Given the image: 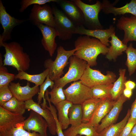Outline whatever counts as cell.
<instances>
[{"instance_id":"obj_1","label":"cell","mask_w":136,"mask_h":136,"mask_svg":"<svg viewBox=\"0 0 136 136\" xmlns=\"http://www.w3.org/2000/svg\"><path fill=\"white\" fill-rule=\"evenodd\" d=\"M84 35L79 37L75 41L76 50L74 55L86 61L90 67L96 66L98 56L100 54L106 55L109 48L98 39Z\"/></svg>"},{"instance_id":"obj_2","label":"cell","mask_w":136,"mask_h":136,"mask_svg":"<svg viewBox=\"0 0 136 136\" xmlns=\"http://www.w3.org/2000/svg\"><path fill=\"white\" fill-rule=\"evenodd\" d=\"M0 47H3L5 53L3 60L4 66H12L18 72L28 70L30 66L29 56L23 51V47L16 42L3 43Z\"/></svg>"},{"instance_id":"obj_3","label":"cell","mask_w":136,"mask_h":136,"mask_svg":"<svg viewBox=\"0 0 136 136\" xmlns=\"http://www.w3.org/2000/svg\"><path fill=\"white\" fill-rule=\"evenodd\" d=\"M76 49L66 50L61 46L57 48V54L55 60L51 58L46 60L44 65L46 69L49 70V78L54 81L58 79L64 74L63 69L69 64L68 60L70 57L74 55Z\"/></svg>"},{"instance_id":"obj_4","label":"cell","mask_w":136,"mask_h":136,"mask_svg":"<svg viewBox=\"0 0 136 136\" xmlns=\"http://www.w3.org/2000/svg\"><path fill=\"white\" fill-rule=\"evenodd\" d=\"M74 3L81 9L83 15V26L87 29H103V27L98 19L99 13L102 10V3L97 1L92 5L86 4L81 0H72Z\"/></svg>"},{"instance_id":"obj_5","label":"cell","mask_w":136,"mask_h":136,"mask_svg":"<svg viewBox=\"0 0 136 136\" xmlns=\"http://www.w3.org/2000/svg\"><path fill=\"white\" fill-rule=\"evenodd\" d=\"M69 62L68 71L63 76L54 81V87H63L67 83L80 80L86 68L87 62L73 55L70 57Z\"/></svg>"},{"instance_id":"obj_6","label":"cell","mask_w":136,"mask_h":136,"mask_svg":"<svg viewBox=\"0 0 136 136\" xmlns=\"http://www.w3.org/2000/svg\"><path fill=\"white\" fill-rule=\"evenodd\" d=\"M116 76L113 72L108 71L104 75L98 70H94L87 64L80 80L86 86L92 88L98 85L114 83Z\"/></svg>"},{"instance_id":"obj_7","label":"cell","mask_w":136,"mask_h":136,"mask_svg":"<svg viewBox=\"0 0 136 136\" xmlns=\"http://www.w3.org/2000/svg\"><path fill=\"white\" fill-rule=\"evenodd\" d=\"M55 22L54 28L57 31L60 40L65 41L70 39L77 26L64 12L57 7H52Z\"/></svg>"},{"instance_id":"obj_8","label":"cell","mask_w":136,"mask_h":136,"mask_svg":"<svg viewBox=\"0 0 136 136\" xmlns=\"http://www.w3.org/2000/svg\"><path fill=\"white\" fill-rule=\"evenodd\" d=\"M63 91L66 99L73 104L81 105L92 97L91 88L83 84L80 80L73 83Z\"/></svg>"},{"instance_id":"obj_9","label":"cell","mask_w":136,"mask_h":136,"mask_svg":"<svg viewBox=\"0 0 136 136\" xmlns=\"http://www.w3.org/2000/svg\"><path fill=\"white\" fill-rule=\"evenodd\" d=\"M28 20L35 25L39 23L55 27L54 17L52 8L47 4L42 6L34 5Z\"/></svg>"},{"instance_id":"obj_10","label":"cell","mask_w":136,"mask_h":136,"mask_svg":"<svg viewBox=\"0 0 136 136\" xmlns=\"http://www.w3.org/2000/svg\"><path fill=\"white\" fill-rule=\"evenodd\" d=\"M26 21L11 16L6 11L1 0L0 1V23L3 29L0 35V46L5 42L11 39V34L13 29Z\"/></svg>"},{"instance_id":"obj_11","label":"cell","mask_w":136,"mask_h":136,"mask_svg":"<svg viewBox=\"0 0 136 136\" xmlns=\"http://www.w3.org/2000/svg\"><path fill=\"white\" fill-rule=\"evenodd\" d=\"M40 30L43 36L41 44L45 49L52 57L56 49L57 45L55 38L58 36L59 33L54 28L41 23L35 25Z\"/></svg>"},{"instance_id":"obj_12","label":"cell","mask_w":136,"mask_h":136,"mask_svg":"<svg viewBox=\"0 0 136 136\" xmlns=\"http://www.w3.org/2000/svg\"><path fill=\"white\" fill-rule=\"evenodd\" d=\"M23 128L29 132L33 131L39 133L40 136H47V123L39 114L31 110L28 117L23 122Z\"/></svg>"},{"instance_id":"obj_13","label":"cell","mask_w":136,"mask_h":136,"mask_svg":"<svg viewBox=\"0 0 136 136\" xmlns=\"http://www.w3.org/2000/svg\"><path fill=\"white\" fill-rule=\"evenodd\" d=\"M63 12L77 27L84 25V18L80 8L72 1L58 0L57 3Z\"/></svg>"},{"instance_id":"obj_14","label":"cell","mask_w":136,"mask_h":136,"mask_svg":"<svg viewBox=\"0 0 136 136\" xmlns=\"http://www.w3.org/2000/svg\"><path fill=\"white\" fill-rule=\"evenodd\" d=\"M118 28L124 32L123 43L126 45L130 41H136V17H130L123 15L118 20L116 24Z\"/></svg>"},{"instance_id":"obj_15","label":"cell","mask_w":136,"mask_h":136,"mask_svg":"<svg viewBox=\"0 0 136 136\" xmlns=\"http://www.w3.org/2000/svg\"><path fill=\"white\" fill-rule=\"evenodd\" d=\"M29 82L26 85L22 86L19 82H11L9 85V89L13 97L18 100L25 102L32 99L35 95L38 94L40 90L39 86L35 85L31 87Z\"/></svg>"},{"instance_id":"obj_16","label":"cell","mask_w":136,"mask_h":136,"mask_svg":"<svg viewBox=\"0 0 136 136\" xmlns=\"http://www.w3.org/2000/svg\"><path fill=\"white\" fill-rule=\"evenodd\" d=\"M25 108L28 111L32 110L37 112L45 120L50 133L52 135L56 133V128L54 117L50 111L46 108H42L38 103L32 99L25 102Z\"/></svg>"},{"instance_id":"obj_17","label":"cell","mask_w":136,"mask_h":136,"mask_svg":"<svg viewBox=\"0 0 136 136\" xmlns=\"http://www.w3.org/2000/svg\"><path fill=\"white\" fill-rule=\"evenodd\" d=\"M115 27L112 25L110 26L109 28L105 29H89L82 25L77 27L74 34L87 35L96 38L98 39L103 44L108 46L109 45V39L115 32Z\"/></svg>"},{"instance_id":"obj_18","label":"cell","mask_w":136,"mask_h":136,"mask_svg":"<svg viewBox=\"0 0 136 136\" xmlns=\"http://www.w3.org/2000/svg\"><path fill=\"white\" fill-rule=\"evenodd\" d=\"M128 99L123 94L115 101L113 107L109 113L101 120L96 128V130L99 133L103 129L112 125L116 121L121 111L123 104Z\"/></svg>"},{"instance_id":"obj_19","label":"cell","mask_w":136,"mask_h":136,"mask_svg":"<svg viewBox=\"0 0 136 136\" xmlns=\"http://www.w3.org/2000/svg\"><path fill=\"white\" fill-rule=\"evenodd\" d=\"M102 3V10L105 14L112 13L116 16L130 13L136 17V0H131L124 6L118 8L114 7L113 4L107 0H103Z\"/></svg>"},{"instance_id":"obj_20","label":"cell","mask_w":136,"mask_h":136,"mask_svg":"<svg viewBox=\"0 0 136 136\" xmlns=\"http://www.w3.org/2000/svg\"><path fill=\"white\" fill-rule=\"evenodd\" d=\"M115 101L110 98L102 99L88 122L95 129L102 119L110 111Z\"/></svg>"},{"instance_id":"obj_21","label":"cell","mask_w":136,"mask_h":136,"mask_svg":"<svg viewBox=\"0 0 136 136\" xmlns=\"http://www.w3.org/2000/svg\"><path fill=\"white\" fill-rule=\"evenodd\" d=\"M25 119L23 115L12 113L0 106V130L23 122Z\"/></svg>"},{"instance_id":"obj_22","label":"cell","mask_w":136,"mask_h":136,"mask_svg":"<svg viewBox=\"0 0 136 136\" xmlns=\"http://www.w3.org/2000/svg\"><path fill=\"white\" fill-rule=\"evenodd\" d=\"M65 136H76L78 135L86 136H99L95 128L89 122H82L75 126H71L63 132Z\"/></svg>"},{"instance_id":"obj_23","label":"cell","mask_w":136,"mask_h":136,"mask_svg":"<svg viewBox=\"0 0 136 136\" xmlns=\"http://www.w3.org/2000/svg\"><path fill=\"white\" fill-rule=\"evenodd\" d=\"M111 39L109 41L111 44L109 48L108 51L106 55V58L110 60H115L118 57L122 54L127 48L126 45L124 44L114 32L111 36Z\"/></svg>"},{"instance_id":"obj_24","label":"cell","mask_w":136,"mask_h":136,"mask_svg":"<svg viewBox=\"0 0 136 136\" xmlns=\"http://www.w3.org/2000/svg\"><path fill=\"white\" fill-rule=\"evenodd\" d=\"M66 99L58 104L55 107L58 111V119L62 130L67 129L70 124L69 111L73 105Z\"/></svg>"},{"instance_id":"obj_25","label":"cell","mask_w":136,"mask_h":136,"mask_svg":"<svg viewBox=\"0 0 136 136\" xmlns=\"http://www.w3.org/2000/svg\"><path fill=\"white\" fill-rule=\"evenodd\" d=\"M126 70L120 69H119V76L113 83L111 91V99L113 100L117 101L123 94L125 88V83L127 80V77L125 76Z\"/></svg>"},{"instance_id":"obj_26","label":"cell","mask_w":136,"mask_h":136,"mask_svg":"<svg viewBox=\"0 0 136 136\" xmlns=\"http://www.w3.org/2000/svg\"><path fill=\"white\" fill-rule=\"evenodd\" d=\"M102 100L92 97L81 104L83 115L82 122L87 123L89 121Z\"/></svg>"},{"instance_id":"obj_27","label":"cell","mask_w":136,"mask_h":136,"mask_svg":"<svg viewBox=\"0 0 136 136\" xmlns=\"http://www.w3.org/2000/svg\"><path fill=\"white\" fill-rule=\"evenodd\" d=\"M49 73V70L48 69H46L41 73L34 75L29 74L25 71H20L15 75V79L26 80L28 82L34 83L36 86H39L44 83Z\"/></svg>"},{"instance_id":"obj_28","label":"cell","mask_w":136,"mask_h":136,"mask_svg":"<svg viewBox=\"0 0 136 136\" xmlns=\"http://www.w3.org/2000/svg\"><path fill=\"white\" fill-rule=\"evenodd\" d=\"M130 109L127 114L121 121L112 125L98 133L99 136H119L127 123L130 117Z\"/></svg>"},{"instance_id":"obj_29","label":"cell","mask_w":136,"mask_h":136,"mask_svg":"<svg viewBox=\"0 0 136 136\" xmlns=\"http://www.w3.org/2000/svg\"><path fill=\"white\" fill-rule=\"evenodd\" d=\"M23 122L16 124L15 125L0 130L1 136H40L37 132H29L23 128Z\"/></svg>"},{"instance_id":"obj_30","label":"cell","mask_w":136,"mask_h":136,"mask_svg":"<svg viewBox=\"0 0 136 136\" xmlns=\"http://www.w3.org/2000/svg\"><path fill=\"white\" fill-rule=\"evenodd\" d=\"M1 107L10 112L22 115L26 110L25 102L19 101L13 96Z\"/></svg>"},{"instance_id":"obj_31","label":"cell","mask_w":136,"mask_h":136,"mask_svg":"<svg viewBox=\"0 0 136 136\" xmlns=\"http://www.w3.org/2000/svg\"><path fill=\"white\" fill-rule=\"evenodd\" d=\"M113 83H111L96 85L91 88L92 93V97L104 99L111 98V91Z\"/></svg>"},{"instance_id":"obj_32","label":"cell","mask_w":136,"mask_h":136,"mask_svg":"<svg viewBox=\"0 0 136 136\" xmlns=\"http://www.w3.org/2000/svg\"><path fill=\"white\" fill-rule=\"evenodd\" d=\"M83 116L81 105L73 104L69 112V123L71 126H77L82 123Z\"/></svg>"},{"instance_id":"obj_33","label":"cell","mask_w":136,"mask_h":136,"mask_svg":"<svg viewBox=\"0 0 136 136\" xmlns=\"http://www.w3.org/2000/svg\"><path fill=\"white\" fill-rule=\"evenodd\" d=\"M125 52L127 56L125 65L130 76L134 73L136 69V49L133 47L132 43H130Z\"/></svg>"},{"instance_id":"obj_34","label":"cell","mask_w":136,"mask_h":136,"mask_svg":"<svg viewBox=\"0 0 136 136\" xmlns=\"http://www.w3.org/2000/svg\"><path fill=\"white\" fill-rule=\"evenodd\" d=\"M15 75L9 73L7 68L3 65L1 53H0V87L9 85L15 79Z\"/></svg>"},{"instance_id":"obj_35","label":"cell","mask_w":136,"mask_h":136,"mask_svg":"<svg viewBox=\"0 0 136 136\" xmlns=\"http://www.w3.org/2000/svg\"><path fill=\"white\" fill-rule=\"evenodd\" d=\"M54 85V82L49 77V75L47 76L46 79L44 83L40 86V91L38 94L37 97L38 103L40 104L41 102L42 99H43V102L41 104V106L43 107H45L47 105L46 99L45 98L44 95L47 88L50 87L52 89Z\"/></svg>"},{"instance_id":"obj_36","label":"cell","mask_w":136,"mask_h":136,"mask_svg":"<svg viewBox=\"0 0 136 136\" xmlns=\"http://www.w3.org/2000/svg\"><path fill=\"white\" fill-rule=\"evenodd\" d=\"M63 88L62 87H53L51 91H48V94L50 96V101L55 106L58 103L66 99Z\"/></svg>"},{"instance_id":"obj_37","label":"cell","mask_w":136,"mask_h":136,"mask_svg":"<svg viewBox=\"0 0 136 136\" xmlns=\"http://www.w3.org/2000/svg\"><path fill=\"white\" fill-rule=\"evenodd\" d=\"M58 0H22L20 3V12H23L29 6L32 5H43L48 3L57 2Z\"/></svg>"},{"instance_id":"obj_38","label":"cell","mask_w":136,"mask_h":136,"mask_svg":"<svg viewBox=\"0 0 136 136\" xmlns=\"http://www.w3.org/2000/svg\"><path fill=\"white\" fill-rule=\"evenodd\" d=\"M13 97L9 85L0 87V106H2Z\"/></svg>"},{"instance_id":"obj_39","label":"cell","mask_w":136,"mask_h":136,"mask_svg":"<svg viewBox=\"0 0 136 136\" xmlns=\"http://www.w3.org/2000/svg\"><path fill=\"white\" fill-rule=\"evenodd\" d=\"M136 123V120L129 118L119 136H128Z\"/></svg>"},{"instance_id":"obj_40","label":"cell","mask_w":136,"mask_h":136,"mask_svg":"<svg viewBox=\"0 0 136 136\" xmlns=\"http://www.w3.org/2000/svg\"><path fill=\"white\" fill-rule=\"evenodd\" d=\"M130 111L129 118L136 120V96L135 99L131 105Z\"/></svg>"},{"instance_id":"obj_41","label":"cell","mask_w":136,"mask_h":136,"mask_svg":"<svg viewBox=\"0 0 136 136\" xmlns=\"http://www.w3.org/2000/svg\"><path fill=\"white\" fill-rule=\"evenodd\" d=\"M125 88L133 90L136 86V83L135 82L129 80L125 82Z\"/></svg>"},{"instance_id":"obj_42","label":"cell","mask_w":136,"mask_h":136,"mask_svg":"<svg viewBox=\"0 0 136 136\" xmlns=\"http://www.w3.org/2000/svg\"><path fill=\"white\" fill-rule=\"evenodd\" d=\"M132 93V90L125 88L123 91V94L126 98L129 99L131 96Z\"/></svg>"},{"instance_id":"obj_43","label":"cell","mask_w":136,"mask_h":136,"mask_svg":"<svg viewBox=\"0 0 136 136\" xmlns=\"http://www.w3.org/2000/svg\"><path fill=\"white\" fill-rule=\"evenodd\" d=\"M128 136H136V123Z\"/></svg>"},{"instance_id":"obj_44","label":"cell","mask_w":136,"mask_h":136,"mask_svg":"<svg viewBox=\"0 0 136 136\" xmlns=\"http://www.w3.org/2000/svg\"><path fill=\"white\" fill-rule=\"evenodd\" d=\"M76 136H81V135H77Z\"/></svg>"},{"instance_id":"obj_45","label":"cell","mask_w":136,"mask_h":136,"mask_svg":"<svg viewBox=\"0 0 136 136\" xmlns=\"http://www.w3.org/2000/svg\"><path fill=\"white\" fill-rule=\"evenodd\" d=\"M0 136H1V135H0Z\"/></svg>"}]
</instances>
